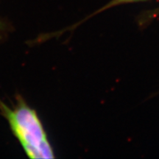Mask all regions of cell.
Instances as JSON below:
<instances>
[{
    "label": "cell",
    "mask_w": 159,
    "mask_h": 159,
    "mask_svg": "<svg viewBox=\"0 0 159 159\" xmlns=\"http://www.w3.org/2000/svg\"><path fill=\"white\" fill-rule=\"evenodd\" d=\"M147 1V0H111L109 2L108 4H106L105 6H103L101 9H99L97 13H94L93 15L96 14V13H100L105 11V10H108L111 7H116V6H119L121 5H125V4H128V3H134V2H144Z\"/></svg>",
    "instance_id": "cell-2"
},
{
    "label": "cell",
    "mask_w": 159,
    "mask_h": 159,
    "mask_svg": "<svg viewBox=\"0 0 159 159\" xmlns=\"http://www.w3.org/2000/svg\"><path fill=\"white\" fill-rule=\"evenodd\" d=\"M158 12H159V9L158 10V11H157V13H158Z\"/></svg>",
    "instance_id": "cell-4"
},
{
    "label": "cell",
    "mask_w": 159,
    "mask_h": 159,
    "mask_svg": "<svg viewBox=\"0 0 159 159\" xmlns=\"http://www.w3.org/2000/svg\"><path fill=\"white\" fill-rule=\"evenodd\" d=\"M0 111L29 158H55L54 151L39 115L23 99L19 98L13 108L0 100Z\"/></svg>",
    "instance_id": "cell-1"
},
{
    "label": "cell",
    "mask_w": 159,
    "mask_h": 159,
    "mask_svg": "<svg viewBox=\"0 0 159 159\" xmlns=\"http://www.w3.org/2000/svg\"><path fill=\"white\" fill-rule=\"evenodd\" d=\"M5 25H4V23H2L1 21H0V36L2 35L4 31H5Z\"/></svg>",
    "instance_id": "cell-3"
}]
</instances>
